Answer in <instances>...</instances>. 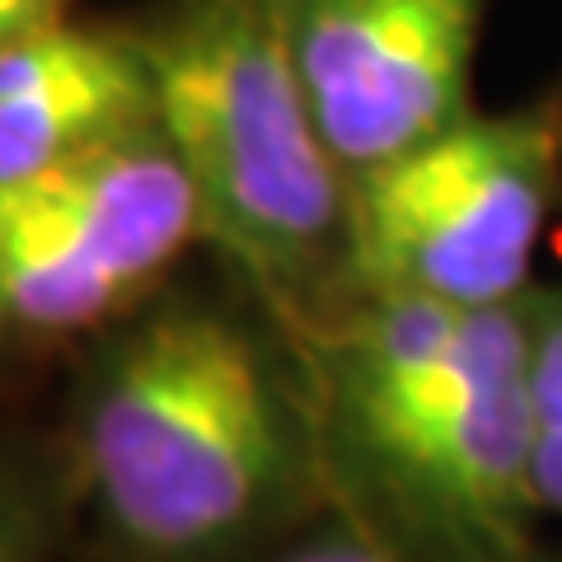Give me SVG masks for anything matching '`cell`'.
Returning a JSON list of instances; mask_svg holds the SVG:
<instances>
[{
	"label": "cell",
	"instance_id": "11",
	"mask_svg": "<svg viewBox=\"0 0 562 562\" xmlns=\"http://www.w3.org/2000/svg\"><path fill=\"white\" fill-rule=\"evenodd\" d=\"M286 562H398V558L361 535H324V539H314L310 549L291 553Z\"/></svg>",
	"mask_w": 562,
	"mask_h": 562
},
{
	"label": "cell",
	"instance_id": "5",
	"mask_svg": "<svg viewBox=\"0 0 562 562\" xmlns=\"http://www.w3.org/2000/svg\"><path fill=\"white\" fill-rule=\"evenodd\" d=\"M487 0H286L310 113L347 173L469 113Z\"/></svg>",
	"mask_w": 562,
	"mask_h": 562
},
{
	"label": "cell",
	"instance_id": "8",
	"mask_svg": "<svg viewBox=\"0 0 562 562\" xmlns=\"http://www.w3.org/2000/svg\"><path fill=\"white\" fill-rule=\"evenodd\" d=\"M530 403H535V431H562V291L549 295V301H535Z\"/></svg>",
	"mask_w": 562,
	"mask_h": 562
},
{
	"label": "cell",
	"instance_id": "2",
	"mask_svg": "<svg viewBox=\"0 0 562 562\" xmlns=\"http://www.w3.org/2000/svg\"><path fill=\"white\" fill-rule=\"evenodd\" d=\"M136 43L155 127L192 183L202 235L262 286L301 295L342 249L347 169L310 113L286 0H179Z\"/></svg>",
	"mask_w": 562,
	"mask_h": 562
},
{
	"label": "cell",
	"instance_id": "6",
	"mask_svg": "<svg viewBox=\"0 0 562 562\" xmlns=\"http://www.w3.org/2000/svg\"><path fill=\"white\" fill-rule=\"evenodd\" d=\"M371 483L431 562H525L535 492L530 366L441 413L347 431Z\"/></svg>",
	"mask_w": 562,
	"mask_h": 562
},
{
	"label": "cell",
	"instance_id": "1",
	"mask_svg": "<svg viewBox=\"0 0 562 562\" xmlns=\"http://www.w3.org/2000/svg\"><path fill=\"white\" fill-rule=\"evenodd\" d=\"M80 464L127 549L183 562L235 543L291 487L295 417L235 319L169 305L85 384Z\"/></svg>",
	"mask_w": 562,
	"mask_h": 562
},
{
	"label": "cell",
	"instance_id": "9",
	"mask_svg": "<svg viewBox=\"0 0 562 562\" xmlns=\"http://www.w3.org/2000/svg\"><path fill=\"white\" fill-rule=\"evenodd\" d=\"M33 539H38V530H33V506L24 497V487L0 464V562H29Z\"/></svg>",
	"mask_w": 562,
	"mask_h": 562
},
{
	"label": "cell",
	"instance_id": "3",
	"mask_svg": "<svg viewBox=\"0 0 562 562\" xmlns=\"http://www.w3.org/2000/svg\"><path fill=\"white\" fill-rule=\"evenodd\" d=\"M562 160L553 113H464L417 146L347 173L342 262L361 295L492 305L520 295Z\"/></svg>",
	"mask_w": 562,
	"mask_h": 562
},
{
	"label": "cell",
	"instance_id": "4",
	"mask_svg": "<svg viewBox=\"0 0 562 562\" xmlns=\"http://www.w3.org/2000/svg\"><path fill=\"white\" fill-rule=\"evenodd\" d=\"M202 235L192 183L146 122L0 183V347L99 328Z\"/></svg>",
	"mask_w": 562,
	"mask_h": 562
},
{
	"label": "cell",
	"instance_id": "10",
	"mask_svg": "<svg viewBox=\"0 0 562 562\" xmlns=\"http://www.w3.org/2000/svg\"><path fill=\"white\" fill-rule=\"evenodd\" d=\"M70 14V0H0V47L24 38L33 29L61 24Z\"/></svg>",
	"mask_w": 562,
	"mask_h": 562
},
{
	"label": "cell",
	"instance_id": "7",
	"mask_svg": "<svg viewBox=\"0 0 562 562\" xmlns=\"http://www.w3.org/2000/svg\"><path fill=\"white\" fill-rule=\"evenodd\" d=\"M155 122L136 33L47 24L0 47V183Z\"/></svg>",
	"mask_w": 562,
	"mask_h": 562
}]
</instances>
